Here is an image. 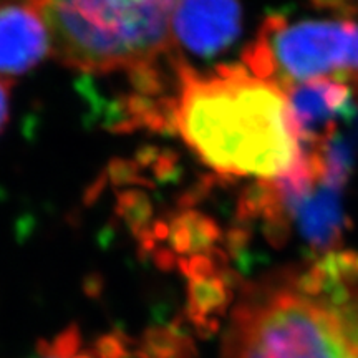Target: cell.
I'll return each mask as SVG.
<instances>
[{
  "label": "cell",
  "mask_w": 358,
  "mask_h": 358,
  "mask_svg": "<svg viewBox=\"0 0 358 358\" xmlns=\"http://www.w3.org/2000/svg\"><path fill=\"white\" fill-rule=\"evenodd\" d=\"M221 358H358V254L332 250L248 285Z\"/></svg>",
  "instance_id": "2"
},
{
  "label": "cell",
  "mask_w": 358,
  "mask_h": 358,
  "mask_svg": "<svg viewBox=\"0 0 358 358\" xmlns=\"http://www.w3.org/2000/svg\"><path fill=\"white\" fill-rule=\"evenodd\" d=\"M50 52V35L35 0L0 6V77L25 73Z\"/></svg>",
  "instance_id": "7"
},
{
  "label": "cell",
  "mask_w": 358,
  "mask_h": 358,
  "mask_svg": "<svg viewBox=\"0 0 358 358\" xmlns=\"http://www.w3.org/2000/svg\"><path fill=\"white\" fill-rule=\"evenodd\" d=\"M285 93L301 146L306 150L332 140L338 122L345 120L352 108V87L337 80H310Z\"/></svg>",
  "instance_id": "6"
},
{
  "label": "cell",
  "mask_w": 358,
  "mask_h": 358,
  "mask_svg": "<svg viewBox=\"0 0 358 358\" xmlns=\"http://www.w3.org/2000/svg\"><path fill=\"white\" fill-rule=\"evenodd\" d=\"M141 6L155 8V10H159L163 13H168V15H173L174 7H176L178 0H136Z\"/></svg>",
  "instance_id": "10"
},
{
  "label": "cell",
  "mask_w": 358,
  "mask_h": 358,
  "mask_svg": "<svg viewBox=\"0 0 358 358\" xmlns=\"http://www.w3.org/2000/svg\"><path fill=\"white\" fill-rule=\"evenodd\" d=\"M257 78L284 92L310 80L330 78L358 88V22L271 15L244 53Z\"/></svg>",
  "instance_id": "4"
},
{
  "label": "cell",
  "mask_w": 358,
  "mask_h": 358,
  "mask_svg": "<svg viewBox=\"0 0 358 358\" xmlns=\"http://www.w3.org/2000/svg\"><path fill=\"white\" fill-rule=\"evenodd\" d=\"M171 128L222 176L275 179L302 156L287 93L245 65L199 73L181 62Z\"/></svg>",
  "instance_id": "1"
},
{
  "label": "cell",
  "mask_w": 358,
  "mask_h": 358,
  "mask_svg": "<svg viewBox=\"0 0 358 358\" xmlns=\"http://www.w3.org/2000/svg\"><path fill=\"white\" fill-rule=\"evenodd\" d=\"M239 0H178L171 15V37L198 57L229 48L241 32Z\"/></svg>",
  "instance_id": "5"
},
{
  "label": "cell",
  "mask_w": 358,
  "mask_h": 358,
  "mask_svg": "<svg viewBox=\"0 0 358 358\" xmlns=\"http://www.w3.org/2000/svg\"><path fill=\"white\" fill-rule=\"evenodd\" d=\"M319 6L337 8V10H348L355 12L358 10V0H317Z\"/></svg>",
  "instance_id": "11"
},
{
  "label": "cell",
  "mask_w": 358,
  "mask_h": 358,
  "mask_svg": "<svg viewBox=\"0 0 358 358\" xmlns=\"http://www.w3.org/2000/svg\"><path fill=\"white\" fill-rule=\"evenodd\" d=\"M10 90L12 85L8 78L0 77V131L8 122V111H10Z\"/></svg>",
  "instance_id": "9"
},
{
  "label": "cell",
  "mask_w": 358,
  "mask_h": 358,
  "mask_svg": "<svg viewBox=\"0 0 358 358\" xmlns=\"http://www.w3.org/2000/svg\"><path fill=\"white\" fill-rule=\"evenodd\" d=\"M34 358H108L106 353H101V355H95V353L83 352L71 343V335L66 334L65 337H62L60 342H57L52 348H42L38 357Z\"/></svg>",
  "instance_id": "8"
},
{
  "label": "cell",
  "mask_w": 358,
  "mask_h": 358,
  "mask_svg": "<svg viewBox=\"0 0 358 358\" xmlns=\"http://www.w3.org/2000/svg\"><path fill=\"white\" fill-rule=\"evenodd\" d=\"M58 60L88 73L136 71L171 53V15L136 0H35Z\"/></svg>",
  "instance_id": "3"
}]
</instances>
